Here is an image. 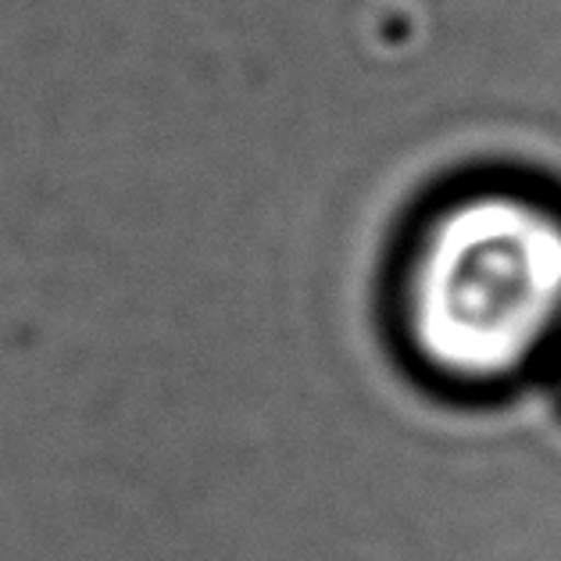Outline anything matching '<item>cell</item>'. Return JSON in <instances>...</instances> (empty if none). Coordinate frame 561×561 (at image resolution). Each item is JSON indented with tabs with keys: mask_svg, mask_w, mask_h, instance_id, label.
<instances>
[{
	"mask_svg": "<svg viewBox=\"0 0 561 561\" xmlns=\"http://www.w3.org/2000/svg\"><path fill=\"white\" fill-rule=\"evenodd\" d=\"M561 319V218L515 190L440 201L401 257L397 322L430 376L483 387L518 373Z\"/></svg>",
	"mask_w": 561,
	"mask_h": 561,
	"instance_id": "6da1fadb",
	"label": "cell"
}]
</instances>
